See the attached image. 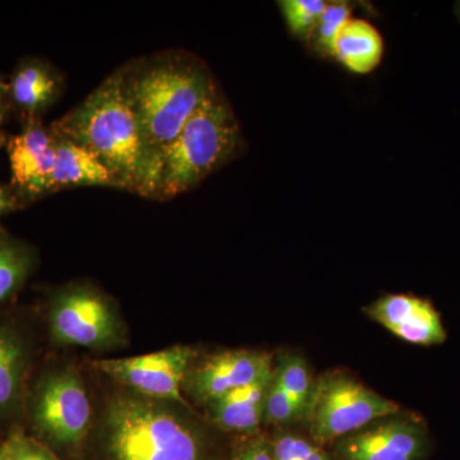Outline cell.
<instances>
[{"label": "cell", "instance_id": "4fadbf2b", "mask_svg": "<svg viewBox=\"0 0 460 460\" xmlns=\"http://www.w3.org/2000/svg\"><path fill=\"white\" fill-rule=\"evenodd\" d=\"M65 78L56 66L39 58L21 60L8 84L9 111L27 119H41L42 114L60 99Z\"/></svg>", "mask_w": 460, "mask_h": 460}, {"label": "cell", "instance_id": "44dd1931", "mask_svg": "<svg viewBox=\"0 0 460 460\" xmlns=\"http://www.w3.org/2000/svg\"><path fill=\"white\" fill-rule=\"evenodd\" d=\"M326 3L325 0H280L278 5L290 33L308 42Z\"/></svg>", "mask_w": 460, "mask_h": 460}, {"label": "cell", "instance_id": "4316f807", "mask_svg": "<svg viewBox=\"0 0 460 460\" xmlns=\"http://www.w3.org/2000/svg\"><path fill=\"white\" fill-rule=\"evenodd\" d=\"M9 113V105L7 99L0 98V124H2L4 118L7 117Z\"/></svg>", "mask_w": 460, "mask_h": 460}, {"label": "cell", "instance_id": "30bf717a", "mask_svg": "<svg viewBox=\"0 0 460 460\" xmlns=\"http://www.w3.org/2000/svg\"><path fill=\"white\" fill-rule=\"evenodd\" d=\"M11 189L21 206L51 193L56 163V135L41 119H27L18 135L7 142Z\"/></svg>", "mask_w": 460, "mask_h": 460}, {"label": "cell", "instance_id": "cb8c5ba5", "mask_svg": "<svg viewBox=\"0 0 460 460\" xmlns=\"http://www.w3.org/2000/svg\"><path fill=\"white\" fill-rule=\"evenodd\" d=\"M8 460H58L49 450L26 436L16 434L8 438Z\"/></svg>", "mask_w": 460, "mask_h": 460}, {"label": "cell", "instance_id": "8992f818", "mask_svg": "<svg viewBox=\"0 0 460 460\" xmlns=\"http://www.w3.org/2000/svg\"><path fill=\"white\" fill-rule=\"evenodd\" d=\"M51 339L66 347L107 349L122 341V323L113 304L90 284H69L50 299Z\"/></svg>", "mask_w": 460, "mask_h": 460}, {"label": "cell", "instance_id": "6da1fadb", "mask_svg": "<svg viewBox=\"0 0 460 460\" xmlns=\"http://www.w3.org/2000/svg\"><path fill=\"white\" fill-rule=\"evenodd\" d=\"M50 127L95 154L113 172L120 190L157 199L162 166L127 100L119 69Z\"/></svg>", "mask_w": 460, "mask_h": 460}, {"label": "cell", "instance_id": "9c48e42d", "mask_svg": "<svg viewBox=\"0 0 460 460\" xmlns=\"http://www.w3.org/2000/svg\"><path fill=\"white\" fill-rule=\"evenodd\" d=\"M195 356L193 348L177 345L129 358L102 359L95 366L109 377L132 389L135 394L154 401L180 402L187 407L181 386Z\"/></svg>", "mask_w": 460, "mask_h": 460}, {"label": "cell", "instance_id": "7c38bea8", "mask_svg": "<svg viewBox=\"0 0 460 460\" xmlns=\"http://www.w3.org/2000/svg\"><path fill=\"white\" fill-rule=\"evenodd\" d=\"M366 314L405 343L435 347L447 341L441 314L429 299L413 295H387L365 308Z\"/></svg>", "mask_w": 460, "mask_h": 460}, {"label": "cell", "instance_id": "5b68a950", "mask_svg": "<svg viewBox=\"0 0 460 460\" xmlns=\"http://www.w3.org/2000/svg\"><path fill=\"white\" fill-rule=\"evenodd\" d=\"M402 411L399 404L341 372L325 374L314 384L305 410L308 438L321 447L352 434L383 417Z\"/></svg>", "mask_w": 460, "mask_h": 460}, {"label": "cell", "instance_id": "484cf974", "mask_svg": "<svg viewBox=\"0 0 460 460\" xmlns=\"http://www.w3.org/2000/svg\"><path fill=\"white\" fill-rule=\"evenodd\" d=\"M18 208H21L20 202H18L11 189H4V187L0 186V217L16 210Z\"/></svg>", "mask_w": 460, "mask_h": 460}, {"label": "cell", "instance_id": "ba28073f", "mask_svg": "<svg viewBox=\"0 0 460 460\" xmlns=\"http://www.w3.org/2000/svg\"><path fill=\"white\" fill-rule=\"evenodd\" d=\"M93 408L83 378L77 372H54L45 377L36 393L32 419L36 429L50 441L75 447L90 429Z\"/></svg>", "mask_w": 460, "mask_h": 460}, {"label": "cell", "instance_id": "ffe728a7", "mask_svg": "<svg viewBox=\"0 0 460 460\" xmlns=\"http://www.w3.org/2000/svg\"><path fill=\"white\" fill-rule=\"evenodd\" d=\"M352 7L347 2H328L314 27L308 44L323 57H332V44L338 32L352 18Z\"/></svg>", "mask_w": 460, "mask_h": 460}, {"label": "cell", "instance_id": "9a60e30c", "mask_svg": "<svg viewBox=\"0 0 460 460\" xmlns=\"http://www.w3.org/2000/svg\"><path fill=\"white\" fill-rule=\"evenodd\" d=\"M271 377L266 376L252 385L239 387L211 402L210 416L217 428L239 434H259L265 413L266 394Z\"/></svg>", "mask_w": 460, "mask_h": 460}, {"label": "cell", "instance_id": "83f0119b", "mask_svg": "<svg viewBox=\"0 0 460 460\" xmlns=\"http://www.w3.org/2000/svg\"><path fill=\"white\" fill-rule=\"evenodd\" d=\"M9 443L8 440L0 444V460H8Z\"/></svg>", "mask_w": 460, "mask_h": 460}, {"label": "cell", "instance_id": "e0dca14e", "mask_svg": "<svg viewBox=\"0 0 460 460\" xmlns=\"http://www.w3.org/2000/svg\"><path fill=\"white\" fill-rule=\"evenodd\" d=\"M29 363V347L12 326H0V411L17 404Z\"/></svg>", "mask_w": 460, "mask_h": 460}, {"label": "cell", "instance_id": "7a4b0ae2", "mask_svg": "<svg viewBox=\"0 0 460 460\" xmlns=\"http://www.w3.org/2000/svg\"><path fill=\"white\" fill-rule=\"evenodd\" d=\"M119 72L127 100L159 162L164 148L217 87L205 63L181 50L142 58Z\"/></svg>", "mask_w": 460, "mask_h": 460}, {"label": "cell", "instance_id": "7402d4cb", "mask_svg": "<svg viewBox=\"0 0 460 460\" xmlns=\"http://www.w3.org/2000/svg\"><path fill=\"white\" fill-rule=\"evenodd\" d=\"M270 444L272 460H332L329 449L296 432H278Z\"/></svg>", "mask_w": 460, "mask_h": 460}, {"label": "cell", "instance_id": "f546056e", "mask_svg": "<svg viewBox=\"0 0 460 460\" xmlns=\"http://www.w3.org/2000/svg\"><path fill=\"white\" fill-rule=\"evenodd\" d=\"M8 136L0 129V148L7 146Z\"/></svg>", "mask_w": 460, "mask_h": 460}, {"label": "cell", "instance_id": "f1b7e54d", "mask_svg": "<svg viewBox=\"0 0 460 460\" xmlns=\"http://www.w3.org/2000/svg\"><path fill=\"white\" fill-rule=\"evenodd\" d=\"M0 98L8 100V84L3 81L2 75H0Z\"/></svg>", "mask_w": 460, "mask_h": 460}, {"label": "cell", "instance_id": "52a82bcc", "mask_svg": "<svg viewBox=\"0 0 460 460\" xmlns=\"http://www.w3.org/2000/svg\"><path fill=\"white\" fill-rule=\"evenodd\" d=\"M432 440L420 416L396 411L330 445L332 460H428Z\"/></svg>", "mask_w": 460, "mask_h": 460}, {"label": "cell", "instance_id": "277c9868", "mask_svg": "<svg viewBox=\"0 0 460 460\" xmlns=\"http://www.w3.org/2000/svg\"><path fill=\"white\" fill-rule=\"evenodd\" d=\"M243 148L237 117L217 87L163 151L157 199L165 201L196 189Z\"/></svg>", "mask_w": 460, "mask_h": 460}, {"label": "cell", "instance_id": "8fae6325", "mask_svg": "<svg viewBox=\"0 0 460 460\" xmlns=\"http://www.w3.org/2000/svg\"><path fill=\"white\" fill-rule=\"evenodd\" d=\"M271 374L270 354L247 349L224 350L190 368L183 384L196 401L210 405L233 390L252 385Z\"/></svg>", "mask_w": 460, "mask_h": 460}, {"label": "cell", "instance_id": "d6986e66", "mask_svg": "<svg viewBox=\"0 0 460 460\" xmlns=\"http://www.w3.org/2000/svg\"><path fill=\"white\" fill-rule=\"evenodd\" d=\"M272 377L286 390L305 416L314 387L305 359L296 354H281L277 367L272 371Z\"/></svg>", "mask_w": 460, "mask_h": 460}, {"label": "cell", "instance_id": "603a6c76", "mask_svg": "<svg viewBox=\"0 0 460 460\" xmlns=\"http://www.w3.org/2000/svg\"><path fill=\"white\" fill-rule=\"evenodd\" d=\"M302 416L304 411L299 410L298 405L287 394L286 390L274 380V377H271L270 386L266 394L263 422L283 426L295 422Z\"/></svg>", "mask_w": 460, "mask_h": 460}, {"label": "cell", "instance_id": "3957f363", "mask_svg": "<svg viewBox=\"0 0 460 460\" xmlns=\"http://www.w3.org/2000/svg\"><path fill=\"white\" fill-rule=\"evenodd\" d=\"M102 449L105 460H208L199 429L163 402L137 394L108 402Z\"/></svg>", "mask_w": 460, "mask_h": 460}, {"label": "cell", "instance_id": "5bb4252c", "mask_svg": "<svg viewBox=\"0 0 460 460\" xmlns=\"http://www.w3.org/2000/svg\"><path fill=\"white\" fill-rule=\"evenodd\" d=\"M54 135L56 163L51 175V193L89 186L120 190L113 172L100 162L95 154L56 132Z\"/></svg>", "mask_w": 460, "mask_h": 460}, {"label": "cell", "instance_id": "d4e9b609", "mask_svg": "<svg viewBox=\"0 0 460 460\" xmlns=\"http://www.w3.org/2000/svg\"><path fill=\"white\" fill-rule=\"evenodd\" d=\"M228 460H272L270 438L250 435L230 453Z\"/></svg>", "mask_w": 460, "mask_h": 460}, {"label": "cell", "instance_id": "2e32d148", "mask_svg": "<svg viewBox=\"0 0 460 460\" xmlns=\"http://www.w3.org/2000/svg\"><path fill=\"white\" fill-rule=\"evenodd\" d=\"M384 40L376 27L352 17L344 23L332 44V57L357 75L371 74L381 63Z\"/></svg>", "mask_w": 460, "mask_h": 460}, {"label": "cell", "instance_id": "ac0fdd59", "mask_svg": "<svg viewBox=\"0 0 460 460\" xmlns=\"http://www.w3.org/2000/svg\"><path fill=\"white\" fill-rule=\"evenodd\" d=\"M32 248L0 228V304L16 295L35 268Z\"/></svg>", "mask_w": 460, "mask_h": 460}]
</instances>
